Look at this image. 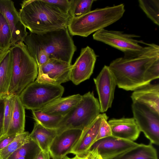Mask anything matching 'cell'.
I'll list each match as a JSON object with an SVG mask.
<instances>
[{
    "instance_id": "1",
    "label": "cell",
    "mask_w": 159,
    "mask_h": 159,
    "mask_svg": "<svg viewBox=\"0 0 159 159\" xmlns=\"http://www.w3.org/2000/svg\"><path fill=\"white\" fill-rule=\"evenodd\" d=\"M108 67L119 88L134 91L159 78V46L147 43L141 52L116 58Z\"/></svg>"
},
{
    "instance_id": "2",
    "label": "cell",
    "mask_w": 159,
    "mask_h": 159,
    "mask_svg": "<svg viewBox=\"0 0 159 159\" xmlns=\"http://www.w3.org/2000/svg\"><path fill=\"white\" fill-rule=\"evenodd\" d=\"M19 15L30 33L42 34L67 28L71 17L44 0H24Z\"/></svg>"
},
{
    "instance_id": "3",
    "label": "cell",
    "mask_w": 159,
    "mask_h": 159,
    "mask_svg": "<svg viewBox=\"0 0 159 159\" xmlns=\"http://www.w3.org/2000/svg\"><path fill=\"white\" fill-rule=\"evenodd\" d=\"M23 42L30 52L42 50L50 59H56L71 64L76 50L67 28L42 34L30 33Z\"/></svg>"
},
{
    "instance_id": "4",
    "label": "cell",
    "mask_w": 159,
    "mask_h": 159,
    "mask_svg": "<svg viewBox=\"0 0 159 159\" xmlns=\"http://www.w3.org/2000/svg\"><path fill=\"white\" fill-rule=\"evenodd\" d=\"M125 11L123 4L97 8L81 16L71 17L67 28L71 35L87 37L119 20Z\"/></svg>"
},
{
    "instance_id": "5",
    "label": "cell",
    "mask_w": 159,
    "mask_h": 159,
    "mask_svg": "<svg viewBox=\"0 0 159 159\" xmlns=\"http://www.w3.org/2000/svg\"><path fill=\"white\" fill-rule=\"evenodd\" d=\"M10 49L12 58V73L8 95H19L27 85L35 81L38 67L23 41L15 44Z\"/></svg>"
},
{
    "instance_id": "6",
    "label": "cell",
    "mask_w": 159,
    "mask_h": 159,
    "mask_svg": "<svg viewBox=\"0 0 159 159\" xmlns=\"http://www.w3.org/2000/svg\"><path fill=\"white\" fill-rule=\"evenodd\" d=\"M99 101L93 93L82 95L79 102L63 116L56 129L57 134L64 130L75 129L83 130L100 114Z\"/></svg>"
},
{
    "instance_id": "7",
    "label": "cell",
    "mask_w": 159,
    "mask_h": 159,
    "mask_svg": "<svg viewBox=\"0 0 159 159\" xmlns=\"http://www.w3.org/2000/svg\"><path fill=\"white\" fill-rule=\"evenodd\" d=\"M64 91V88L61 85L35 80L27 85L19 96L25 109L37 110L61 97Z\"/></svg>"
},
{
    "instance_id": "8",
    "label": "cell",
    "mask_w": 159,
    "mask_h": 159,
    "mask_svg": "<svg viewBox=\"0 0 159 159\" xmlns=\"http://www.w3.org/2000/svg\"><path fill=\"white\" fill-rule=\"evenodd\" d=\"M93 36L94 40L120 50L125 55H132L141 52L143 51L145 47L142 46L140 43L145 44L146 43L134 39L139 38V36L105 29L96 32Z\"/></svg>"
},
{
    "instance_id": "9",
    "label": "cell",
    "mask_w": 159,
    "mask_h": 159,
    "mask_svg": "<svg viewBox=\"0 0 159 159\" xmlns=\"http://www.w3.org/2000/svg\"><path fill=\"white\" fill-rule=\"evenodd\" d=\"M133 118L140 132L150 143L159 144V113L148 105L137 102H133Z\"/></svg>"
},
{
    "instance_id": "10",
    "label": "cell",
    "mask_w": 159,
    "mask_h": 159,
    "mask_svg": "<svg viewBox=\"0 0 159 159\" xmlns=\"http://www.w3.org/2000/svg\"><path fill=\"white\" fill-rule=\"evenodd\" d=\"M72 65L55 59H50L44 65L38 67L36 81L40 83L56 85L70 80Z\"/></svg>"
},
{
    "instance_id": "11",
    "label": "cell",
    "mask_w": 159,
    "mask_h": 159,
    "mask_svg": "<svg viewBox=\"0 0 159 159\" xmlns=\"http://www.w3.org/2000/svg\"><path fill=\"white\" fill-rule=\"evenodd\" d=\"M93 80L98 94L100 112L103 113L111 107L116 83L108 66L106 65Z\"/></svg>"
},
{
    "instance_id": "12",
    "label": "cell",
    "mask_w": 159,
    "mask_h": 159,
    "mask_svg": "<svg viewBox=\"0 0 159 159\" xmlns=\"http://www.w3.org/2000/svg\"><path fill=\"white\" fill-rule=\"evenodd\" d=\"M97 57L89 47L82 48L80 56L72 65L70 80L77 85L89 79L93 73Z\"/></svg>"
},
{
    "instance_id": "13",
    "label": "cell",
    "mask_w": 159,
    "mask_h": 159,
    "mask_svg": "<svg viewBox=\"0 0 159 159\" xmlns=\"http://www.w3.org/2000/svg\"><path fill=\"white\" fill-rule=\"evenodd\" d=\"M139 144L134 141L118 138L112 135L97 141L89 149H97L103 159H113Z\"/></svg>"
},
{
    "instance_id": "14",
    "label": "cell",
    "mask_w": 159,
    "mask_h": 159,
    "mask_svg": "<svg viewBox=\"0 0 159 159\" xmlns=\"http://www.w3.org/2000/svg\"><path fill=\"white\" fill-rule=\"evenodd\" d=\"M0 12L4 16L11 29L12 46L18 42L23 41L28 34L21 21L14 2L11 0H0Z\"/></svg>"
},
{
    "instance_id": "15",
    "label": "cell",
    "mask_w": 159,
    "mask_h": 159,
    "mask_svg": "<svg viewBox=\"0 0 159 159\" xmlns=\"http://www.w3.org/2000/svg\"><path fill=\"white\" fill-rule=\"evenodd\" d=\"M82 130L75 129L66 130L57 134L49 148L52 159H63L77 142Z\"/></svg>"
},
{
    "instance_id": "16",
    "label": "cell",
    "mask_w": 159,
    "mask_h": 159,
    "mask_svg": "<svg viewBox=\"0 0 159 159\" xmlns=\"http://www.w3.org/2000/svg\"><path fill=\"white\" fill-rule=\"evenodd\" d=\"M108 122L114 137L134 142L139 137L141 132L134 118H113Z\"/></svg>"
},
{
    "instance_id": "17",
    "label": "cell",
    "mask_w": 159,
    "mask_h": 159,
    "mask_svg": "<svg viewBox=\"0 0 159 159\" xmlns=\"http://www.w3.org/2000/svg\"><path fill=\"white\" fill-rule=\"evenodd\" d=\"M105 113L100 114L87 127L82 131L78 140L70 153L75 155L85 154L95 142Z\"/></svg>"
},
{
    "instance_id": "18",
    "label": "cell",
    "mask_w": 159,
    "mask_h": 159,
    "mask_svg": "<svg viewBox=\"0 0 159 159\" xmlns=\"http://www.w3.org/2000/svg\"><path fill=\"white\" fill-rule=\"evenodd\" d=\"M132 102L147 104L159 113V84L149 83L134 91L131 96Z\"/></svg>"
},
{
    "instance_id": "19",
    "label": "cell",
    "mask_w": 159,
    "mask_h": 159,
    "mask_svg": "<svg viewBox=\"0 0 159 159\" xmlns=\"http://www.w3.org/2000/svg\"><path fill=\"white\" fill-rule=\"evenodd\" d=\"M82 96L76 94L64 98L61 97L39 110L50 115L63 116L79 102Z\"/></svg>"
},
{
    "instance_id": "20",
    "label": "cell",
    "mask_w": 159,
    "mask_h": 159,
    "mask_svg": "<svg viewBox=\"0 0 159 159\" xmlns=\"http://www.w3.org/2000/svg\"><path fill=\"white\" fill-rule=\"evenodd\" d=\"M12 58L10 49L0 54V98L8 95L12 77Z\"/></svg>"
},
{
    "instance_id": "21",
    "label": "cell",
    "mask_w": 159,
    "mask_h": 159,
    "mask_svg": "<svg viewBox=\"0 0 159 159\" xmlns=\"http://www.w3.org/2000/svg\"><path fill=\"white\" fill-rule=\"evenodd\" d=\"M57 134L56 129L48 128L35 122L29 137L38 145L41 150L49 152L50 147Z\"/></svg>"
},
{
    "instance_id": "22",
    "label": "cell",
    "mask_w": 159,
    "mask_h": 159,
    "mask_svg": "<svg viewBox=\"0 0 159 159\" xmlns=\"http://www.w3.org/2000/svg\"><path fill=\"white\" fill-rule=\"evenodd\" d=\"M25 109L19 95H14V109L12 117L7 132L3 136L18 134L24 132Z\"/></svg>"
},
{
    "instance_id": "23",
    "label": "cell",
    "mask_w": 159,
    "mask_h": 159,
    "mask_svg": "<svg viewBox=\"0 0 159 159\" xmlns=\"http://www.w3.org/2000/svg\"><path fill=\"white\" fill-rule=\"evenodd\" d=\"M113 159H158L156 149L150 143L139 144L136 147Z\"/></svg>"
},
{
    "instance_id": "24",
    "label": "cell",
    "mask_w": 159,
    "mask_h": 159,
    "mask_svg": "<svg viewBox=\"0 0 159 159\" xmlns=\"http://www.w3.org/2000/svg\"><path fill=\"white\" fill-rule=\"evenodd\" d=\"M41 151L38 145L30 139L12 153L7 159H35Z\"/></svg>"
},
{
    "instance_id": "25",
    "label": "cell",
    "mask_w": 159,
    "mask_h": 159,
    "mask_svg": "<svg viewBox=\"0 0 159 159\" xmlns=\"http://www.w3.org/2000/svg\"><path fill=\"white\" fill-rule=\"evenodd\" d=\"M12 47V35L9 24L3 15L0 12V50L2 52Z\"/></svg>"
},
{
    "instance_id": "26",
    "label": "cell",
    "mask_w": 159,
    "mask_h": 159,
    "mask_svg": "<svg viewBox=\"0 0 159 159\" xmlns=\"http://www.w3.org/2000/svg\"><path fill=\"white\" fill-rule=\"evenodd\" d=\"M33 119L43 126L49 129H57L63 116L50 115L40 110L32 111Z\"/></svg>"
},
{
    "instance_id": "27",
    "label": "cell",
    "mask_w": 159,
    "mask_h": 159,
    "mask_svg": "<svg viewBox=\"0 0 159 159\" xmlns=\"http://www.w3.org/2000/svg\"><path fill=\"white\" fill-rule=\"evenodd\" d=\"M139 6L147 16L159 25V0H139Z\"/></svg>"
},
{
    "instance_id": "28",
    "label": "cell",
    "mask_w": 159,
    "mask_h": 159,
    "mask_svg": "<svg viewBox=\"0 0 159 159\" xmlns=\"http://www.w3.org/2000/svg\"><path fill=\"white\" fill-rule=\"evenodd\" d=\"M30 133L24 132L18 134L14 139L6 147L0 150L1 159H7L14 152L24 143L29 141Z\"/></svg>"
},
{
    "instance_id": "29",
    "label": "cell",
    "mask_w": 159,
    "mask_h": 159,
    "mask_svg": "<svg viewBox=\"0 0 159 159\" xmlns=\"http://www.w3.org/2000/svg\"><path fill=\"white\" fill-rule=\"evenodd\" d=\"M94 0H71L69 14L71 17H77L91 11Z\"/></svg>"
},
{
    "instance_id": "30",
    "label": "cell",
    "mask_w": 159,
    "mask_h": 159,
    "mask_svg": "<svg viewBox=\"0 0 159 159\" xmlns=\"http://www.w3.org/2000/svg\"><path fill=\"white\" fill-rule=\"evenodd\" d=\"M4 118V130L3 135L7 133L11 121L14 109V95L5 96Z\"/></svg>"
},
{
    "instance_id": "31",
    "label": "cell",
    "mask_w": 159,
    "mask_h": 159,
    "mask_svg": "<svg viewBox=\"0 0 159 159\" xmlns=\"http://www.w3.org/2000/svg\"><path fill=\"white\" fill-rule=\"evenodd\" d=\"M108 118V117L105 113L102 120L98 133L95 142L100 139L112 136L111 129L107 121Z\"/></svg>"
},
{
    "instance_id": "32",
    "label": "cell",
    "mask_w": 159,
    "mask_h": 159,
    "mask_svg": "<svg viewBox=\"0 0 159 159\" xmlns=\"http://www.w3.org/2000/svg\"><path fill=\"white\" fill-rule=\"evenodd\" d=\"M48 3L51 4L58 8L61 11L69 13L71 0H44Z\"/></svg>"
},
{
    "instance_id": "33",
    "label": "cell",
    "mask_w": 159,
    "mask_h": 159,
    "mask_svg": "<svg viewBox=\"0 0 159 159\" xmlns=\"http://www.w3.org/2000/svg\"><path fill=\"white\" fill-rule=\"evenodd\" d=\"M5 97L0 98V138L3 135L4 130V111Z\"/></svg>"
},
{
    "instance_id": "34",
    "label": "cell",
    "mask_w": 159,
    "mask_h": 159,
    "mask_svg": "<svg viewBox=\"0 0 159 159\" xmlns=\"http://www.w3.org/2000/svg\"><path fill=\"white\" fill-rule=\"evenodd\" d=\"M17 134H13L8 136H2L0 138V150L2 149L15 139Z\"/></svg>"
},
{
    "instance_id": "35",
    "label": "cell",
    "mask_w": 159,
    "mask_h": 159,
    "mask_svg": "<svg viewBox=\"0 0 159 159\" xmlns=\"http://www.w3.org/2000/svg\"><path fill=\"white\" fill-rule=\"evenodd\" d=\"M85 154L89 159H103L96 149H89Z\"/></svg>"
},
{
    "instance_id": "36",
    "label": "cell",
    "mask_w": 159,
    "mask_h": 159,
    "mask_svg": "<svg viewBox=\"0 0 159 159\" xmlns=\"http://www.w3.org/2000/svg\"><path fill=\"white\" fill-rule=\"evenodd\" d=\"M35 159H50L49 152L41 150L37 155Z\"/></svg>"
},
{
    "instance_id": "37",
    "label": "cell",
    "mask_w": 159,
    "mask_h": 159,
    "mask_svg": "<svg viewBox=\"0 0 159 159\" xmlns=\"http://www.w3.org/2000/svg\"><path fill=\"white\" fill-rule=\"evenodd\" d=\"M63 159H89L85 154L75 155L73 158H70L67 156L65 157Z\"/></svg>"
},
{
    "instance_id": "38",
    "label": "cell",
    "mask_w": 159,
    "mask_h": 159,
    "mask_svg": "<svg viewBox=\"0 0 159 159\" xmlns=\"http://www.w3.org/2000/svg\"><path fill=\"white\" fill-rule=\"evenodd\" d=\"M2 52L0 50V54Z\"/></svg>"
},
{
    "instance_id": "39",
    "label": "cell",
    "mask_w": 159,
    "mask_h": 159,
    "mask_svg": "<svg viewBox=\"0 0 159 159\" xmlns=\"http://www.w3.org/2000/svg\"><path fill=\"white\" fill-rule=\"evenodd\" d=\"M0 159H1L0 156Z\"/></svg>"
},
{
    "instance_id": "40",
    "label": "cell",
    "mask_w": 159,
    "mask_h": 159,
    "mask_svg": "<svg viewBox=\"0 0 159 159\" xmlns=\"http://www.w3.org/2000/svg\"><path fill=\"white\" fill-rule=\"evenodd\" d=\"M1 54V53H0Z\"/></svg>"
}]
</instances>
